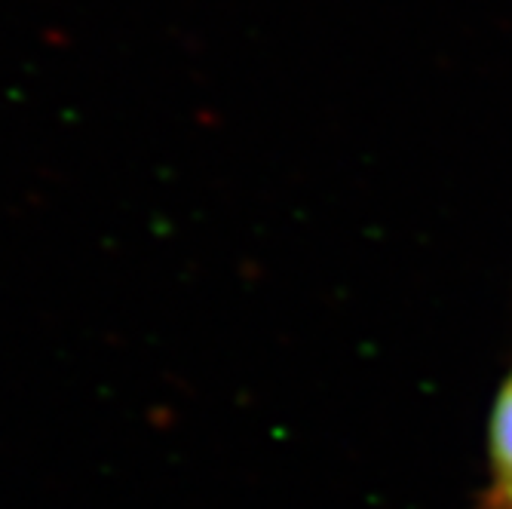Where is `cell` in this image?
<instances>
[{
    "label": "cell",
    "mask_w": 512,
    "mask_h": 509,
    "mask_svg": "<svg viewBox=\"0 0 512 509\" xmlns=\"http://www.w3.org/2000/svg\"><path fill=\"white\" fill-rule=\"evenodd\" d=\"M488 479L476 509H512V368L503 375L485 430Z\"/></svg>",
    "instance_id": "6da1fadb"
}]
</instances>
